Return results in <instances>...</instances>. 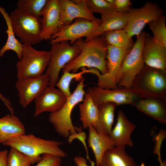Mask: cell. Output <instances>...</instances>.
Masks as SVG:
<instances>
[{"label":"cell","mask_w":166,"mask_h":166,"mask_svg":"<svg viewBox=\"0 0 166 166\" xmlns=\"http://www.w3.org/2000/svg\"><path fill=\"white\" fill-rule=\"evenodd\" d=\"M50 59L49 51L38 50L31 45L23 44L21 58L16 64L17 79L42 76Z\"/></svg>","instance_id":"cell-6"},{"label":"cell","mask_w":166,"mask_h":166,"mask_svg":"<svg viewBox=\"0 0 166 166\" xmlns=\"http://www.w3.org/2000/svg\"><path fill=\"white\" fill-rule=\"evenodd\" d=\"M95 104L97 106L107 102H112L117 105L132 104L138 100L139 97L131 88L118 87L113 89H105L98 86H92L88 89Z\"/></svg>","instance_id":"cell-12"},{"label":"cell","mask_w":166,"mask_h":166,"mask_svg":"<svg viewBox=\"0 0 166 166\" xmlns=\"http://www.w3.org/2000/svg\"><path fill=\"white\" fill-rule=\"evenodd\" d=\"M108 45L123 48H131L133 43L125 29L110 31L103 35Z\"/></svg>","instance_id":"cell-27"},{"label":"cell","mask_w":166,"mask_h":166,"mask_svg":"<svg viewBox=\"0 0 166 166\" xmlns=\"http://www.w3.org/2000/svg\"><path fill=\"white\" fill-rule=\"evenodd\" d=\"M50 78L46 73L34 78L18 79L15 84L19 97V103L26 108L49 85Z\"/></svg>","instance_id":"cell-13"},{"label":"cell","mask_w":166,"mask_h":166,"mask_svg":"<svg viewBox=\"0 0 166 166\" xmlns=\"http://www.w3.org/2000/svg\"><path fill=\"white\" fill-rule=\"evenodd\" d=\"M25 127L14 114H8L0 118V143L25 134Z\"/></svg>","instance_id":"cell-21"},{"label":"cell","mask_w":166,"mask_h":166,"mask_svg":"<svg viewBox=\"0 0 166 166\" xmlns=\"http://www.w3.org/2000/svg\"><path fill=\"white\" fill-rule=\"evenodd\" d=\"M131 4L129 0H114V7L117 12L127 13L131 9Z\"/></svg>","instance_id":"cell-34"},{"label":"cell","mask_w":166,"mask_h":166,"mask_svg":"<svg viewBox=\"0 0 166 166\" xmlns=\"http://www.w3.org/2000/svg\"><path fill=\"white\" fill-rule=\"evenodd\" d=\"M160 147L156 146L155 147L154 153L155 154H157L158 156V159L160 163V166H166V160H161L160 154Z\"/></svg>","instance_id":"cell-38"},{"label":"cell","mask_w":166,"mask_h":166,"mask_svg":"<svg viewBox=\"0 0 166 166\" xmlns=\"http://www.w3.org/2000/svg\"><path fill=\"white\" fill-rule=\"evenodd\" d=\"M166 18L162 15L157 19L149 22V28L153 34L154 40L166 48Z\"/></svg>","instance_id":"cell-28"},{"label":"cell","mask_w":166,"mask_h":166,"mask_svg":"<svg viewBox=\"0 0 166 166\" xmlns=\"http://www.w3.org/2000/svg\"><path fill=\"white\" fill-rule=\"evenodd\" d=\"M8 153L7 150H0V166H7Z\"/></svg>","instance_id":"cell-37"},{"label":"cell","mask_w":166,"mask_h":166,"mask_svg":"<svg viewBox=\"0 0 166 166\" xmlns=\"http://www.w3.org/2000/svg\"><path fill=\"white\" fill-rule=\"evenodd\" d=\"M67 97L59 89L48 86L34 100V117L45 112L51 113L58 111L65 103Z\"/></svg>","instance_id":"cell-14"},{"label":"cell","mask_w":166,"mask_h":166,"mask_svg":"<svg viewBox=\"0 0 166 166\" xmlns=\"http://www.w3.org/2000/svg\"><path fill=\"white\" fill-rule=\"evenodd\" d=\"M74 160L77 166H95V163L90 160L89 161L91 165H88L87 164L86 159L84 157L80 156H75Z\"/></svg>","instance_id":"cell-36"},{"label":"cell","mask_w":166,"mask_h":166,"mask_svg":"<svg viewBox=\"0 0 166 166\" xmlns=\"http://www.w3.org/2000/svg\"><path fill=\"white\" fill-rule=\"evenodd\" d=\"M166 100L157 98L141 99L132 105L140 111L154 118L159 123L166 124Z\"/></svg>","instance_id":"cell-19"},{"label":"cell","mask_w":166,"mask_h":166,"mask_svg":"<svg viewBox=\"0 0 166 166\" xmlns=\"http://www.w3.org/2000/svg\"><path fill=\"white\" fill-rule=\"evenodd\" d=\"M131 88L139 98L166 100V70L145 65L135 77Z\"/></svg>","instance_id":"cell-3"},{"label":"cell","mask_w":166,"mask_h":166,"mask_svg":"<svg viewBox=\"0 0 166 166\" xmlns=\"http://www.w3.org/2000/svg\"><path fill=\"white\" fill-rule=\"evenodd\" d=\"M61 158L55 155L44 153L42 155L41 159L35 166H61Z\"/></svg>","instance_id":"cell-33"},{"label":"cell","mask_w":166,"mask_h":166,"mask_svg":"<svg viewBox=\"0 0 166 166\" xmlns=\"http://www.w3.org/2000/svg\"><path fill=\"white\" fill-rule=\"evenodd\" d=\"M58 4L60 26L70 24L77 18L90 21L97 19L89 11L83 0H58Z\"/></svg>","instance_id":"cell-15"},{"label":"cell","mask_w":166,"mask_h":166,"mask_svg":"<svg viewBox=\"0 0 166 166\" xmlns=\"http://www.w3.org/2000/svg\"><path fill=\"white\" fill-rule=\"evenodd\" d=\"M136 125L128 120L122 110L118 111L116 124L109 135L116 147L124 148L126 146H132L131 138Z\"/></svg>","instance_id":"cell-18"},{"label":"cell","mask_w":166,"mask_h":166,"mask_svg":"<svg viewBox=\"0 0 166 166\" xmlns=\"http://www.w3.org/2000/svg\"><path fill=\"white\" fill-rule=\"evenodd\" d=\"M60 18L58 0H47L41 13L42 40L50 39L58 31Z\"/></svg>","instance_id":"cell-17"},{"label":"cell","mask_w":166,"mask_h":166,"mask_svg":"<svg viewBox=\"0 0 166 166\" xmlns=\"http://www.w3.org/2000/svg\"><path fill=\"white\" fill-rule=\"evenodd\" d=\"M36 163L33 158L11 147L7 156V166H30Z\"/></svg>","instance_id":"cell-30"},{"label":"cell","mask_w":166,"mask_h":166,"mask_svg":"<svg viewBox=\"0 0 166 166\" xmlns=\"http://www.w3.org/2000/svg\"><path fill=\"white\" fill-rule=\"evenodd\" d=\"M146 34V32L142 31L137 37L136 42L124 58L118 87L130 89L135 77L144 66L142 51Z\"/></svg>","instance_id":"cell-9"},{"label":"cell","mask_w":166,"mask_h":166,"mask_svg":"<svg viewBox=\"0 0 166 166\" xmlns=\"http://www.w3.org/2000/svg\"><path fill=\"white\" fill-rule=\"evenodd\" d=\"M131 48L126 49L107 45V72L102 74L94 68H90V73L98 77L97 86L107 90L117 88L121 75L123 61Z\"/></svg>","instance_id":"cell-7"},{"label":"cell","mask_w":166,"mask_h":166,"mask_svg":"<svg viewBox=\"0 0 166 166\" xmlns=\"http://www.w3.org/2000/svg\"><path fill=\"white\" fill-rule=\"evenodd\" d=\"M68 138V141L69 143H71L73 140L75 138L79 139L83 144L84 147L86 150L87 158L89 160H90L87 148L85 141L86 138V135L85 133L81 132L77 133L75 134L70 135Z\"/></svg>","instance_id":"cell-35"},{"label":"cell","mask_w":166,"mask_h":166,"mask_svg":"<svg viewBox=\"0 0 166 166\" xmlns=\"http://www.w3.org/2000/svg\"><path fill=\"white\" fill-rule=\"evenodd\" d=\"M88 128L89 146L94 154L96 165L99 166L105 153L108 150L115 147V145L109 135L103 132H97L92 126Z\"/></svg>","instance_id":"cell-20"},{"label":"cell","mask_w":166,"mask_h":166,"mask_svg":"<svg viewBox=\"0 0 166 166\" xmlns=\"http://www.w3.org/2000/svg\"><path fill=\"white\" fill-rule=\"evenodd\" d=\"M84 80L83 77L81 79L74 92L67 97L66 102L59 110L49 115V121L56 132L65 138L82 132L81 126L78 127L73 125L71 114L75 106L83 100L85 94L84 89Z\"/></svg>","instance_id":"cell-4"},{"label":"cell","mask_w":166,"mask_h":166,"mask_svg":"<svg viewBox=\"0 0 166 166\" xmlns=\"http://www.w3.org/2000/svg\"><path fill=\"white\" fill-rule=\"evenodd\" d=\"M74 44L80 47L81 52L75 59L63 67V72L75 73L81 68L87 67L97 69L102 74L107 73V45L103 35L87 42L81 38Z\"/></svg>","instance_id":"cell-1"},{"label":"cell","mask_w":166,"mask_h":166,"mask_svg":"<svg viewBox=\"0 0 166 166\" xmlns=\"http://www.w3.org/2000/svg\"><path fill=\"white\" fill-rule=\"evenodd\" d=\"M49 51L50 59L45 73L50 78L49 86L55 87L59 80L61 69L77 57L81 48L77 45H71L65 41L51 44Z\"/></svg>","instance_id":"cell-8"},{"label":"cell","mask_w":166,"mask_h":166,"mask_svg":"<svg viewBox=\"0 0 166 166\" xmlns=\"http://www.w3.org/2000/svg\"><path fill=\"white\" fill-rule=\"evenodd\" d=\"M142 56L145 65L166 70V48L156 42L149 33L146 34Z\"/></svg>","instance_id":"cell-16"},{"label":"cell","mask_w":166,"mask_h":166,"mask_svg":"<svg viewBox=\"0 0 166 166\" xmlns=\"http://www.w3.org/2000/svg\"><path fill=\"white\" fill-rule=\"evenodd\" d=\"M89 11L99 13L101 16L116 11L114 7L106 0H83Z\"/></svg>","instance_id":"cell-32"},{"label":"cell","mask_w":166,"mask_h":166,"mask_svg":"<svg viewBox=\"0 0 166 166\" xmlns=\"http://www.w3.org/2000/svg\"><path fill=\"white\" fill-rule=\"evenodd\" d=\"M117 106L114 103L107 102L98 106V112L96 130L97 132L110 135L112 129L114 112Z\"/></svg>","instance_id":"cell-25"},{"label":"cell","mask_w":166,"mask_h":166,"mask_svg":"<svg viewBox=\"0 0 166 166\" xmlns=\"http://www.w3.org/2000/svg\"><path fill=\"white\" fill-rule=\"evenodd\" d=\"M14 34L24 45H33L42 41L41 19L17 8L9 15Z\"/></svg>","instance_id":"cell-5"},{"label":"cell","mask_w":166,"mask_h":166,"mask_svg":"<svg viewBox=\"0 0 166 166\" xmlns=\"http://www.w3.org/2000/svg\"><path fill=\"white\" fill-rule=\"evenodd\" d=\"M99 166H137L124 148L115 147L104 154Z\"/></svg>","instance_id":"cell-24"},{"label":"cell","mask_w":166,"mask_h":166,"mask_svg":"<svg viewBox=\"0 0 166 166\" xmlns=\"http://www.w3.org/2000/svg\"><path fill=\"white\" fill-rule=\"evenodd\" d=\"M47 1V0H19L17 5L18 8L41 18L42 11Z\"/></svg>","instance_id":"cell-31"},{"label":"cell","mask_w":166,"mask_h":166,"mask_svg":"<svg viewBox=\"0 0 166 166\" xmlns=\"http://www.w3.org/2000/svg\"><path fill=\"white\" fill-rule=\"evenodd\" d=\"M0 12L3 16L6 23L7 29L6 32L8 36L6 44L0 50V56L2 57L6 51L11 50L16 53L18 58L20 60L22 57L23 44L15 38L9 15L5 9L0 6Z\"/></svg>","instance_id":"cell-26"},{"label":"cell","mask_w":166,"mask_h":166,"mask_svg":"<svg viewBox=\"0 0 166 166\" xmlns=\"http://www.w3.org/2000/svg\"><path fill=\"white\" fill-rule=\"evenodd\" d=\"M100 19L90 21L77 18L71 23L60 26L58 31L50 39L49 43H53L63 41H68L72 45L78 39L86 38L84 41L88 42L93 38L97 28L100 24Z\"/></svg>","instance_id":"cell-10"},{"label":"cell","mask_w":166,"mask_h":166,"mask_svg":"<svg viewBox=\"0 0 166 166\" xmlns=\"http://www.w3.org/2000/svg\"><path fill=\"white\" fill-rule=\"evenodd\" d=\"M81 69L82 71L78 73L63 71V74L56 83V85L67 97L70 96L72 94L69 89V85L73 79H77L81 80L82 78V75L83 74L90 73L89 69H87L85 67L82 68Z\"/></svg>","instance_id":"cell-29"},{"label":"cell","mask_w":166,"mask_h":166,"mask_svg":"<svg viewBox=\"0 0 166 166\" xmlns=\"http://www.w3.org/2000/svg\"><path fill=\"white\" fill-rule=\"evenodd\" d=\"M164 13V10L157 4L147 2L139 8L130 9L124 29L131 38L135 35L137 37L146 24L157 19Z\"/></svg>","instance_id":"cell-11"},{"label":"cell","mask_w":166,"mask_h":166,"mask_svg":"<svg viewBox=\"0 0 166 166\" xmlns=\"http://www.w3.org/2000/svg\"><path fill=\"white\" fill-rule=\"evenodd\" d=\"M2 144L17 149L34 159L37 163L41 160L40 155L44 153L52 154L61 158L67 155L60 147L62 142L43 139L31 133L18 136Z\"/></svg>","instance_id":"cell-2"},{"label":"cell","mask_w":166,"mask_h":166,"mask_svg":"<svg viewBox=\"0 0 166 166\" xmlns=\"http://www.w3.org/2000/svg\"><path fill=\"white\" fill-rule=\"evenodd\" d=\"M0 99L4 103L6 106H9L11 103L10 101L6 98L4 97L0 92Z\"/></svg>","instance_id":"cell-39"},{"label":"cell","mask_w":166,"mask_h":166,"mask_svg":"<svg viewBox=\"0 0 166 166\" xmlns=\"http://www.w3.org/2000/svg\"><path fill=\"white\" fill-rule=\"evenodd\" d=\"M79 107L80 120L83 128L85 129L92 126L96 130L97 124L98 107L95 104L88 92L85 94L83 102L79 105Z\"/></svg>","instance_id":"cell-22"},{"label":"cell","mask_w":166,"mask_h":166,"mask_svg":"<svg viewBox=\"0 0 166 166\" xmlns=\"http://www.w3.org/2000/svg\"><path fill=\"white\" fill-rule=\"evenodd\" d=\"M100 20L98 32L100 35H103L108 32L124 29L127 22L128 13L115 11L101 16Z\"/></svg>","instance_id":"cell-23"}]
</instances>
